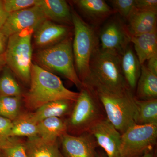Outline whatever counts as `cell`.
<instances>
[{
    "label": "cell",
    "mask_w": 157,
    "mask_h": 157,
    "mask_svg": "<svg viewBox=\"0 0 157 157\" xmlns=\"http://www.w3.org/2000/svg\"><path fill=\"white\" fill-rule=\"evenodd\" d=\"M121 56L98 46L91 58L89 73L83 84L94 92L123 94L131 91L122 71Z\"/></svg>",
    "instance_id": "6da1fadb"
},
{
    "label": "cell",
    "mask_w": 157,
    "mask_h": 157,
    "mask_svg": "<svg viewBox=\"0 0 157 157\" xmlns=\"http://www.w3.org/2000/svg\"><path fill=\"white\" fill-rule=\"evenodd\" d=\"M30 88L25 97L27 107L36 110L44 104L52 101L66 100L75 102L79 93L65 87L58 76L40 67L32 64Z\"/></svg>",
    "instance_id": "7a4b0ae2"
},
{
    "label": "cell",
    "mask_w": 157,
    "mask_h": 157,
    "mask_svg": "<svg viewBox=\"0 0 157 157\" xmlns=\"http://www.w3.org/2000/svg\"><path fill=\"white\" fill-rule=\"evenodd\" d=\"M35 59L42 67L60 73L80 90L83 87L74 65L72 41L69 38L39 51Z\"/></svg>",
    "instance_id": "3957f363"
},
{
    "label": "cell",
    "mask_w": 157,
    "mask_h": 157,
    "mask_svg": "<svg viewBox=\"0 0 157 157\" xmlns=\"http://www.w3.org/2000/svg\"><path fill=\"white\" fill-rule=\"evenodd\" d=\"M35 29L28 28L8 38L4 56L8 67L24 82H30L32 36Z\"/></svg>",
    "instance_id": "277c9868"
},
{
    "label": "cell",
    "mask_w": 157,
    "mask_h": 157,
    "mask_svg": "<svg viewBox=\"0 0 157 157\" xmlns=\"http://www.w3.org/2000/svg\"><path fill=\"white\" fill-rule=\"evenodd\" d=\"M72 13L74 37L72 44L74 63L76 72L83 82L88 75L91 58L98 42L94 31L85 22L76 11Z\"/></svg>",
    "instance_id": "5b68a950"
},
{
    "label": "cell",
    "mask_w": 157,
    "mask_h": 157,
    "mask_svg": "<svg viewBox=\"0 0 157 157\" xmlns=\"http://www.w3.org/2000/svg\"><path fill=\"white\" fill-rule=\"evenodd\" d=\"M94 93L104 108L106 117L121 134L135 124L136 105L131 90L123 94Z\"/></svg>",
    "instance_id": "8992f818"
},
{
    "label": "cell",
    "mask_w": 157,
    "mask_h": 157,
    "mask_svg": "<svg viewBox=\"0 0 157 157\" xmlns=\"http://www.w3.org/2000/svg\"><path fill=\"white\" fill-rule=\"evenodd\" d=\"M74 102L67 127L70 126L81 134L87 132L93 124L104 117L103 107L97 96L84 84Z\"/></svg>",
    "instance_id": "52a82bcc"
},
{
    "label": "cell",
    "mask_w": 157,
    "mask_h": 157,
    "mask_svg": "<svg viewBox=\"0 0 157 157\" xmlns=\"http://www.w3.org/2000/svg\"><path fill=\"white\" fill-rule=\"evenodd\" d=\"M157 138V124H134L121 134V157H135L150 151Z\"/></svg>",
    "instance_id": "ba28073f"
},
{
    "label": "cell",
    "mask_w": 157,
    "mask_h": 157,
    "mask_svg": "<svg viewBox=\"0 0 157 157\" xmlns=\"http://www.w3.org/2000/svg\"><path fill=\"white\" fill-rule=\"evenodd\" d=\"M47 19L42 9L35 6L9 14L0 31L7 38L28 28L35 30Z\"/></svg>",
    "instance_id": "9c48e42d"
},
{
    "label": "cell",
    "mask_w": 157,
    "mask_h": 157,
    "mask_svg": "<svg viewBox=\"0 0 157 157\" xmlns=\"http://www.w3.org/2000/svg\"><path fill=\"white\" fill-rule=\"evenodd\" d=\"M94 136L97 144L104 149L108 157H121V134L107 117L99 120L87 131Z\"/></svg>",
    "instance_id": "30bf717a"
},
{
    "label": "cell",
    "mask_w": 157,
    "mask_h": 157,
    "mask_svg": "<svg viewBox=\"0 0 157 157\" xmlns=\"http://www.w3.org/2000/svg\"><path fill=\"white\" fill-rule=\"evenodd\" d=\"M128 30L117 20L108 22L100 35L101 49L121 56L130 42Z\"/></svg>",
    "instance_id": "8fae6325"
},
{
    "label": "cell",
    "mask_w": 157,
    "mask_h": 157,
    "mask_svg": "<svg viewBox=\"0 0 157 157\" xmlns=\"http://www.w3.org/2000/svg\"><path fill=\"white\" fill-rule=\"evenodd\" d=\"M62 148L67 157H96L97 143L90 133L85 132L78 136L66 134L60 137Z\"/></svg>",
    "instance_id": "7c38bea8"
},
{
    "label": "cell",
    "mask_w": 157,
    "mask_h": 157,
    "mask_svg": "<svg viewBox=\"0 0 157 157\" xmlns=\"http://www.w3.org/2000/svg\"><path fill=\"white\" fill-rule=\"evenodd\" d=\"M68 31L66 26L46 19L34 32L35 44L41 47L55 45L65 39Z\"/></svg>",
    "instance_id": "4fadbf2b"
},
{
    "label": "cell",
    "mask_w": 157,
    "mask_h": 157,
    "mask_svg": "<svg viewBox=\"0 0 157 157\" xmlns=\"http://www.w3.org/2000/svg\"><path fill=\"white\" fill-rule=\"evenodd\" d=\"M130 37L156 31L157 13L135 8L127 18Z\"/></svg>",
    "instance_id": "5bb4252c"
},
{
    "label": "cell",
    "mask_w": 157,
    "mask_h": 157,
    "mask_svg": "<svg viewBox=\"0 0 157 157\" xmlns=\"http://www.w3.org/2000/svg\"><path fill=\"white\" fill-rule=\"evenodd\" d=\"M35 6L40 8L48 20L62 23H72V13L63 0H37Z\"/></svg>",
    "instance_id": "9a60e30c"
},
{
    "label": "cell",
    "mask_w": 157,
    "mask_h": 157,
    "mask_svg": "<svg viewBox=\"0 0 157 157\" xmlns=\"http://www.w3.org/2000/svg\"><path fill=\"white\" fill-rule=\"evenodd\" d=\"M130 37V42L134 44L136 56L141 66L157 55V30Z\"/></svg>",
    "instance_id": "2e32d148"
},
{
    "label": "cell",
    "mask_w": 157,
    "mask_h": 157,
    "mask_svg": "<svg viewBox=\"0 0 157 157\" xmlns=\"http://www.w3.org/2000/svg\"><path fill=\"white\" fill-rule=\"evenodd\" d=\"M25 145L28 157H65L59 149L57 140H46L38 136L29 138Z\"/></svg>",
    "instance_id": "e0dca14e"
},
{
    "label": "cell",
    "mask_w": 157,
    "mask_h": 157,
    "mask_svg": "<svg viewBox=\"0 0 157 157\" xmlns=\"http://www.w3.org/2000/svg\"><path fill=\"white\" fill-rule=\"evenodd\" d=\"M137 84L136 99L143 101L157 99V75L150 72L144 64L141 66Z\"/></svg>",
    "instance_id": "ac0fdd59"
},
{
    "label": "cell",
    "mask_w": 157,
    "mask_h": 157,
    "mask_svg": "<svg viewBox=\"0 0 157 157\" xmlns=\"http://www.w3.org/2000/svg\"><path fill=\"white\" fill-rule=\"evenodd\" d=\"M121 67L127 84L131 89H133L140 76L141 65L136 54L128 46L121 56Z\"/></svg>",
    "instance_id": "d6986e66"
},
{
    "label": "cell",
    "mask_w": 157,
    "mask_h": 157,
    "mask_svg": "<svg viewBox=\"0 0 157 157\" xmlns=\"http://www.w3.org/2000/svg\"><path fill=\"white\" fill-rule=\"evenodd\" d=\"M38 136L48 140H56L67 133L68 130L67 122L59 117L48 118L38 123Z\"/></svg>",
    "instance_id": "ffe728a7"
},
{
    "label": "cell",
    "mask_w": 157,
    "mask_h": 157,
    "mask_svg": "<svg viewBox=\"0 0 157 157\" xmlns=\"http://www.w3.org/2000/svg\"><path fill=\"white\" fill-rule=\"evenodd\" d=\"M136 105L134 122L136 124H157V100H139L135 97Z\"/></svg>",
    "instance_id": "44dd1931"
},
{
    "label": "cell",
    "mask_w": 157,
    "mask_h": 157,
    "mask_svg": "<svg viewBox=\"0 0 157 157\" xmlns=\"http://www.w3.org/2000/svg\"><path fill=\"white\" fill-rule=\"evenodd\" d=\"M74 2L83 14L92 20L104 19L113 12V10L103 0H78Z\"/></svg>",
    "instance_id": "7402d4cb"
},
{
    "label": "cell",
    "mask_w": 157,
    "mask_h": 157,
    "mask_svg": "<svg viewBox=\"0 0 157 157\" xmlns=\"http://www.w3.org/2000/svg\"><path fill=\"white\" fill-rule=\"evenodd\" d=\"M11 136L26 137L29 138L38 136V123L34 120L32 113L19 114L12 121Z\"/></svg>",
    "instance_id": "603a6c76"
},
{
    "label": "cell",
    "mask_w": 157,
    "mask_h": 157,
    "mask_svg": "<svg viewBox=\"0 0 157 157\" xmlns=\"http://www.w3.org/2000/svg\"><path fill=\"white\" fill-rule=\"evenodd\" d=\"M72 101L59 100L49 102L37 109L32 113L37 123L48 118L59 117L67 113L70 110Z\"/></svg>",
    "instance_id": "cb8c5ba5"
},
{
    "label": "cell",
    "mask_w": 157,
    "mask_h": 157,
    "mask_svg": "<svg viewBox=\"0 0 157 157\" xmlns=\"http://www.w3.org/2000/svg\"><path fill=\"white\" fill-rule=\"evenodd\" d=\"M0 76V97H21V90L9 67H5Z\"/></svg>",
    "instance_id": "d4e9b609"
},
{
    "label": "cell",
    "mask_w": 157,
    "mask_h": 157,
    "mask_svg": "<svg viewBox=\"0 0 157 157\" xmlns=\"http://www.w3.org/2000/svg\"><path fill=\"white\" fill-rule=\"evenodd\" d=\"M21 97H0V116L13 121L19 115Z\"/></svg>",
    "instance_id": "484cf974"
},
{
    "label": "cell",
    "mask_w": 157,
    "mask_h": 157,
    "mask_svg": "<svg viewBox=\"0 0 157 157\" xmlns=\"http://www.w3.org/2000/svg\"><path fill=\"white\" fill-rule=\"evenodd\" d=\"M0 151L3 157H28L25 143L15 140L14 138Z\"/></svg>",
    "instance_id": "4316f807"
},
{
    "label": "cell",
    "mask_w": 157,
    "mask_h": 157,
    "mask_svg": "<svg viewBox=\"0 0 157 157\" xmlns=\"http://www.w3.org/2000/svg\"><path fill=\"white\" fill-rule=\"evenodd\" d=\"M12 127V121L0 116V151L13 140L11 136Z\"/></svg>",
    "instance_id": "83f0119b"
},
{
    "label": "cell",
    "mask_w": 157,
    "mask_h": 157,
    "mask_svg": "<svg viewBox=\"0 0 157 157\" xmlns=\"http://www.w3.org/2000/svg\"><path fill=\"white\" fill-rule=\"evenodd\" d=\"M109 2L113 9L126 19L135 8V0H112Z\"/></svg>",
    "instance_id": "f1b7e54d"
},
{
    "label": "cell",
    "mask_w": 157,
    "mask_h": 157,
    "mask_svg": "<svg viewBox=\"0 0 157 157\" xmlns=\"http://www.w3.org/2000/svg\"><path fill=\"white\" fill-rule=\"evenodd\" d=\"M37 0H4V8L7 12H13L23 10L35 6Z\"/></svg>",
    "instance_id": "f546056e"
},
{
    "label": "cell",
    "mask_w": 157,
    "mask_h": 157,
    "mask_svg": "<svg viewBox=\"0 0 157 157\" xmlns=\"http://www.w3.org/2000/svg\"><path fill=\"white\" fill-rule=\"evenodd\" d=\"M135 8L143 11L157 12V0H135Z\"/></svg>",
    "instance_id": "4dcf8cb0"
},
{
    "label": "cell",
    "mask_w": 157,
    "mask_h": 157,
    "mask_svg": "<svg viewBox=\"0 0 157 157\" xmlns=\"http://www.w3.org/2000/svg\"><path fill=\"white\" fill-rule=\"evenodd\" d=\"M9 14H10L5 10L3 1L0 0V30L5 25Z\"/></svg>",
    "instance_id": "1f68e13d"
},
{
    "label": "cell",
    "mask_w": 157,
    "mask_h": 157,
    "mask_svg": "<svg viewBox=\"0 0 157 157\" xmlns=\"http://www.w3.org/2000/svg\"><path fill=\"white\" fill-rule=\"evenodd\" d=\"M146 67L152 73L157 75V55L149 59Z\"/></svg>",
    "instance_id": "d6a6232c"
},
{
    "label": "cell",
    "mask_w": 157,
    "mask_h": 157,
    "mask_svg": "<svg viewBox=\"0 0 157 157\" xmlns=\"http://www.w3.org/2000/svg\"><path fill=\"white\" fill-rule=\"evenodd\" d=\"M8 40V38L0 31V56L5 54Z\"/></svg>",
    "instance_id": "836d02e7"
},
{
    "label": "cell",
    "mask_w": 157,
    "mask_h": 157,
    "mask_svg": "<svg viewBox=\"0 0 157 157\" xmlns=\"http://www.w3.org/2000/svg\"><path fill=\"white\" fill-rule=\"evenodd\" d=\"M6 64L4 55L0 56V73L6 67Z\"/></svg>",
    "instance_id": "e575fe53"
},
{
    "label": "cell",
    "mask_w": 157,
    "mask_h": 157,
    "mask_svg": "<svg viewBox=\"0 0 157 157\" xmlns=\"http://www.w3.org/2000/svg\"><path fill=\"white\" fill-rule=\"evenodd\" d=\"M141 157H154V155L153 153L150 151L144 154Z\"/></svg>",
    "instance_id": "d590c367"
},
{
    "label": "cell",
    "mask_w": 157,
    "mask_h": 157,
    "mask_svg": "<svg viewBox=\"0 0 157 157\" xmlns=\"http://www.w3.org/2000/svg\"><path fill=\"white\" fill-rule=\"evenodd\" d=\"M0 157H3L2 155V154L0 155Z\"/></svg>",
    "instance_id": "8d00e7d4"
},
{
    "label": "cell",
    "mask_w": 157,
    "mask_h": 157,
    "mask_svg": "<svg viewBox=\"0 0 157 157\" xmlns=\"http://www.w3.org/2000/svg\"><path fill=\"white\" fill-rule=\"evenodd\" d=\"M98 157H104L102 156H98Z\"/></svg>",
    "instance_id": "74e56055"
}]
</instances>
